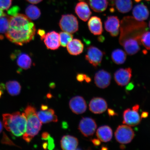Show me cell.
Wrapping results in <instances>:
<instances>
[{
    "instance_id": "obj_41",
    "label": "cell",
    "mask_w": 150,
    "mask_h": 150,
    "mask_svg": "<svg viewBox=\"0 0 150 150\" xmlns=\"http://www.w3.org/2000/svg\"><path fill=\"white\" fill-rule=\"evenodd\" d=\"M28 2L33 4H37L42 1V0H26Z\"/></svg>"
},
{
    "instance_id": "obj_7",
    "label": "cell",
    "mask_w": 150,
    "mask_h": 150,
    "mask_svg": "<svg viewBox=\"0 0 150 150\" xmlns=\"http://www.w3.org/2000/svg\"><path fill=\"white\" fill-rule=\"evenodd\" d=\"M97 126L96 122L91 118H82L79 125V129L81 132L86 137L93 136L94 134Z\"/></svg>"
},
{
    "instance_id": "obj_55",
    "label": "cell",
    "mask_w": 150,
    "mask_h": 150,
    "mask_svg": "<svg viewBox=\"0 0 150 150\" xmlns=\"http://www.w3.org/2000/svg\"><path fill=\"white\" fill-rule=\"evenodd\" d=\"M146 1H150V0H146Z\"/></svg>"
},
{
    "instance_id": "obj_42",
    "label": "cell",
    "mask_w": 150,
    "mask_h": 150,
    "mask_svg": "<svg viewBox=\"0 0 150 150\" xmlns=\"http://www.w3.org/2000/svg\"><path fill=\"white\" fill-rule=\"evenodd\" d=\"M149 112H142L141 115V118L142 119V118H147L148 116H149Z\"/></svg>"
},
{
    "instance_id": "obj_5",
    "label": "cell",
    "mask_w": 150,
    "mask_h": 150,
    "mask_svg": "<svg viewBox=\"0 0 150 150\" xmlns=\"http://www.w3.org/2000/svg\"><path fill=\"white\" fill-rule=\"evenodd\" d=\"M116 140L120 143L127 144L132 141L134 133L131 127L127 125H120L117 127L115 133Z\"/></svg>"
},
{
    "instance_id": "obj_12",
    "label": "cell",
    "mask_w": 150,
    "mask_h": 150,
    "mask_svg": "<svg viewBox=\"0 0 150 150\" xmlns=\"http://www.w3.org/2000/svg\"><path fill=\"white\" fill-rule=\"evenodd\" d=\"M105 28L112 37L117 36L119 33L120 21L117 17L110 16L108 17L105 22Z\"/></svg>"
},
{
    "instance_id": "obj_13",
    "label": "cell",
    "mask_w": 150,
    "mask_h": 150,
    "mask_svg": "<svg viewBox=\"0 0 150 150\" xmlns=\"http://www.w3.org/2000/svg\"><path fill=\"white\" fill-rule=\"evenodd\" d=\"M69 106L72 111L77 114L84 113L87 108L85 100L80 96H75L71 98L69 102Z\"/></svg>"
},
{
    "instance_id": "obj_28",
    "label": "cell",
    "mask_w": 150,
    "mask_h": 150,
    "mask_svg": "<svg viewBox=\"0 0 150 150\" xmlns=\"http://www.w3.org/2000/svg\"><path fill=\"white\" fill-rule=\"evenodd\" d=\"M25 12L26 16L31 20L38 19L40 18L41 14L40 9L33 5L28 6L25 9Z\"/></svg>"
},
{
    "instance_id": "obj_54",
    "label": "cell",
    "mask_w": 150,
    "mask_h": 150,
    "mask_svg": "<svg viewBox=\"0 0 150 150\" xmlns=\"http://www.w3.org/2000/svg\"><path fill=\"white\" fill-rule=\"evenodd\" d=\"M149 28H150V21L149 22Z\"/></svg>"
},
{
    "instance_id": "obj_29",
    "label": "cell",
    "mask_w": 150,
    "mask_h": 150,
    "mask_svg": "<svg viewBox=\"0 0 150 150\" xmlns=\"http://www.w3.org/2000/svg\"><path fill=\"white\" fill-rule=\"evenodd\" d=\"M10 16L6 14L0 17V40L4 39V35L5 34L8 29Z\"/></svg>"
},
{
    "instance_id": "obj_40",
    "label": "cell",
    "mask_w": 150,
    "mask_h": 150,
    "mask_svg": "<svg viewBox=\"0 0 150 150\" xmlns=\"http://www.w3.org/2000/svg\"><path fill=\"white\" fill-rule=\"evenodd\" d=\"M50 134L47 132H44L42 134V140H47L50 136Z\"/></svg>"
},
{
    "instance_id": "obj_46",
    "label": "cell",
    "mask_w": 150,
    "mask_h": 150,
    "mask_svg": "<svg viewBox=\"0 0 150 150\" xmlns=\"http://www.w3.org/2000/svg\"><path fill=\"white\" fill-rule=\"evenodd\" d=\"M41 108L42 110H45L47 109L48 107L46 105H42V106H41Z\"/></svg>"
},
{
    "instance_id": "obj_25",
    "label": "cell",
    "mask_w": 150,
    "mask_h": 150,
    "mask_svg": "<svg viewBox=\"0 0 150 150\" xmlns=\"http://www.w3.org/2000/svg\"><path fill=\"white\" fill-rule=\"evenodd\" d=\"M115 5L117 10L123 13L129 12L132 7L131 0H115Z\"/></svg>"
},
{
    "instance_id": "obj_15",
    "label": "cell",
    "mask_w": 150,
    "mask_h": 150,
    "mask_svg": "<svg viewBox=\"0 0 150 150\" xmlns=\"http://www.w3.org/2000/svg\"><path fill=\"white\" fill-rule=\"evenodd\" d=\"M89 108L90 110L93 113L100 114L106 111L108 108V104L104 99L96 97L91 99Z\"/></svg>"
},
{
    "instance_id": "obj_8",
    "label": "cell",
    "mask_w": 150,
    "mask_h": 150,
    "mask_svg": "<svg viewBox=\"0 0 150 150\" xmlns=\"http://www.w3.org/2000/svg\"><path fill=\"white\" fill-rule=\"evenodd\" d=\"M11 58L13 60H16L17 64L21 68L24 70L30 68L32 61L30 57L27 53L16 51L11 54Z\"/></svg>"
},
{
    "instance_id": "obj_56",
    "label": "cell",
    "mask_w": 150,
    "mask_h": 150,
    "mask_svg": "<svg viewBox=\"0 0 150 150\" xmlns=\"http://www.w3.org/2000/svg\"><path fill=\"white\" fill-rule=\"evenodd\" d=\"M110 1H114V0H110Z\"/></svg>"
},
{
    "instance_id": "obj_37",
    "label": "cell",
    "mask_w": 150,
    "mask_h": 150,
    "mask_svg": "<svg viewBox=\"0 0 150 150\" xmlns=\"http://www.w3.org/2000/svg\"><path fill=\"white\" fill-rule=\"evenodd\" d=\"M108 113L110 117H114V116L117 115V114L114 111V110L112 109L108 108Z\"/></svg>"
},
{
    "instance_id": "obj_24",
    "label": "cell",
    "mask_w": 150,
    "mask_h": 150,
    "mask_svg": "<svg viewBox=\"0 0 150 150\" xmlns=\"http://www.w3.org/2000/svg\"><path fill=\"white\" fill-rule=\"evenodd\" d=\"M89 4L95 12L100 13L104 12L107 8V0H88Z\"/></svg>"
},
{
    "instance_id": "obj_20",
    "label": "cell",
    "mask_w": 150,
    "mask_h": 150,
    "mask_svg": "<svg viewBox=\"0 0 150 150\" xmlns=\"http://www.w3.org/2000/svg\"><path fill=\"white\" fill-rule=\"evenodd\" d=\"M90 31L95 35H100L103 32V28L102 20L98 16L91 17L88 23Z\"/></svg>"
},
{
    "instance_id": "obj_52",
    "label": "cell",
    "mask_w": 150,
    "mask_h": 150,
    "mask_svg": "<svg viewBox=\"0 0 150 150\" xmlns=\"http://www.w3.org/2000/svg\"><path fill=\"white\" fill-rule=\"evenodd\" d=\"M134 1L137 3H139L142 0H134Z\"/></svg>"
},
{
    "instance_id": "obj_33",
    "label": "cell",
    "mask_w": 150,
    "mask_h": 150,
    "mask_svg": "<svg viewBox=\"0 0 150 150\" xmlns=\"http://www.w3.org/2000/svg\"><path fill=\"white\" fill-rule=\"evenodd\" d=\"M20 10L19 7L17 6H15L9 9L7 12V13H8V15H10L11 16H13L18 14V12Z\"/></svg>"
},
{
    "instance_id": "obj_16",
    "label": "cell",
    "mask_w": 150,
    "mask_h": 150,
    "mask_svg": "<svg viewBox=\"0 0 150 150\" xmlns=\"http://www.w3.org/2000/svg\"><path fill=\"white\" fill-rule=\"evenodd\" d=\"M125 52L129 55H134L139 51L141 43L136 39H127L120 42Z\"/></svg>"
},
{
    "instance_id": "obj_34",
    "label": "cell",
    "mask_w": 150,
    "mask_h": 150,
    "mask_svg": "<svg viewBox=\"0 0 150 150\" xmlns=\"http://www.w3.org/2000/svg\"><path fill=\"white\" fill-rule=\"evenodd\" d=\"M48 140V149L50 150H52L55 147V144L54 143V140L53 138L50 136L47 139Z\"/></svg>"
},
{
    "instance_id": "obj_53",
    "label": "cell",
    "mask_w": 150,
    "mask_h": 150,
    "mask_svg": "<svg viewBox=\"0 0 150 150\" xmlns=\"http://www.w3.org/2000/svg\"><path fill=\"white\" fill-rule=\"evenodd\" d=\"M79 1H85V0H79Z\"/></svg>"
},
{
    "instance_id": "obj_22",
    "label": "cell",
    "mask_w": 150,
    "mask_h": 150,
    "mask_svg": "<svg viewBox=\"0 0 150 150\" xmlns=\"http://www.w3.org/2000/svg\"><path fill=\"white\" fill-rule=\"evenodd\" d=\"M62 149L64 150L76 149L78 145L77 138L70 135L64 136L61 141Z\"/></svg>"
},
{
    "instance_id": "obj_4",
    "label": "cell",
    "mask_w": 150,
    "mask_h": 150,
    "mask_svg": "<svg viewBox=\"0 0 150 150\" xmlns=\"http://www.w3.org/2000/svg\"><path fill=\"white\" fill-rule=\"evenodd\" d=\"M59 25L62 30L71 34L78 30V21L76 17L72 14L62 16Z\"/></svg>"
},
{
    "instance_id": "obj_44",
    "label": "cell",
    "mask_w": 150,
    "mask_h": 150,
    "mask_svg": "<svg viewBox=\"0 0 150 150\" xmlns=\"http://www.w3.org/2000/svg\"><path fill=\"white\" fill-rule=\"evenodd\" d=\"M86 81L87 83H89V82H91V79L90 77L89 76H87L86 77L85 80Z\"/></svg>"
},
{
    "instance_id": "obj_26",
    "label": "cell",
    "mask_w": 150,
    "mask_h": 150,
    "mask_svg": "<svg viewBox=\"0 0 150 150\" xmlns=\"http://www.w3.org/2000/svg\"><path fill=\"white\" fill-rule=\"evenodd\" d=\"M111 58L112 61L116 64L120 65L125 63L127 59L125 52L120 49H117L112 52Z\"/></svg>"
},
{
    "instance_id": "obj_17",
    "label": "cell",
    "mask_w": 150,
    "mask_h": 150,
    "mask_svg": "<svg viewBox=\"0 0 150 150\" xmlns=\"http://www.w3.org/2000/svg\"><path fill=\"white\" fill-rule=\"evenodd\" d=\"M75 9L79 17L84 22L89 19L92 13L87 4L83 1L77 4Z\"/></svg>"
},
{
    "instance_id": "obj_31",
    "label": "cell",
    "mask_w": 150,
    "mask_h": 150,
    "mask_svg": "<svg viewBox=\"0 0 150 150\" xmlns=\"http://www.w3.org/2000/svg\"><path fill=\"white\" fill-rule=\"evenodd\" d=\"M141 44L147 50H150V32L147 31L142 34L140 38Z\"/></svg>"
},
{
    "instance_id": "obj_3",
    "label": "cell",
    "mask_w": 150,
    "mask_h": 150,
    "mask_svg": "<svg viewBox=\"0 0 150 150\" xmlns=\"http://www.w3.org/2000/svg\"><path fill=\"white\" fill-rule=\"evenodd\" d=\"M24 113L27 118V129L23 138L26 142H29L38 134L42 127V124L36 113V109L31 105L26 107Z\"/></svg>"
},
{
    "instance_id": "obj_14",
    "label": "cell",
    "mask_w": 150,
    "mask_h": 150,
    "mask_svg": "<svg viewBox=\"0 0 150 150\" xmlns=\"http://www.w3.org/2000/svg\"><path fill=\"white\" fill-rule=\"evenodd\" d=\"M44 40L45 45L49 50H57L61 45L59 34L55 31H52L47 33Z\"/></svg>"
},
{
    "instance_id": "obj_11",
    "label": "cell",
    "mask_w": 150,
    "mask_h": 150,
    "mask_svg": "<svg viewBox=\"0 0 150 150\" xmlns=\"http://www.w3.org/2000/svg\"><path fill=\"white\" fill-rule=\"evenodd\" d=\"M138 111L130 108L125 110L123 113V123L129 126L134 127L139 124L141 118Z\"/></svg>"
},
{
    "instance_id": "obj_23",
    "label": "cell",
    "mask_w": 150,
    "mask_h": 150,
    "mask_svg": "<svg viewBox=\"0 0 150 150\" xmlns=\"http://www.w3.org/2000/svg\"><path fill=\"white\" fill-rule=\"evenodd\" d=\"M96 136L101 141L105 142H110L112 137V129L108 125L101 126L97 129Z\"/></svg>"
},
{
    "instance_id": "obj_45",
    "label": "cell",
    "mask_w": 150,
    "mask_h": 150,
    "mask_svg": "<svg viewBox=\"0 0 150 150\" xmlns=\"http://www.w3.org/2000/svg\"><path fill=\"white\" fill-rule=\"evenodd\" d=\"M48 146L47 142H45V143L43 144V148L45 149H47Z\"/></svg>"
},
{
    "instance_id": "obj_39",
    "label": "cell",
    "mask_w": 150,
    "mask_h": 150,
    "mask_svg": "<svg viewBox=\"0 0 150 150\" xmlns=\"http://www.w3.org/2000/svg\"><path fill=\"white\" fill-rule=\"evenodd\" d=\"M91 141L92 142H93V145L95 146H98L100 145V140L99 139H93Z\"/></svg>"
},
{
    "instance_id": "obj_19",
    "label": "cell",
    "mask_w": 150,
    "mask_h": 150,
    "mask_svg": "<svg viewBox=\"0 0 150 150\" xmlns=\"http://www.w3.org/2000/svg\"><path fill=\"white\" fill-rule=\"evenodd\" d=\"M37 115L41 123H46L51 122H57V116L55 113L54 110L52 108L45 110H42L37 112Z\"/></svg>"
},
{
    "instance_id": "obj_51",
    "label": "cell",
    "mask_w": 150,
    "mask_h": 150,
    "mask_svg": "<svg viewBox=\"0 0 150 150\" xmlns=\"http://www.w3.org/2000/svg\"><path fill=\"white\" fill-rule=\"evenodd\" d=\"M3 93V91H1V89H0V98L1 96V95H2Z\"/></svg>"
},
{
    "instance_id": "obj_21",
    "label": "cell",
    "mask_w": 150,
    "mask_h": 150,
    "mask_svg": "<svg viewBox=\"0 0 150 150\" xmlns=\"http://www.w3.org/2000/svg\"><path fill=\"white\" fill-rule=\"evenodd\" d=\"M84 45L79 39H72L67 46V49L71 55L76 56L82 53Z\"/></svg>"
},
{
    "instance_id": "obj_36",
    "label": "cell",
    "mask_w": 150,
    "mask_h": 150,
    "mask_svg": "<svg viewBox=\"0 0 150 150\" xmlns=\"http://www.w3.org/2000/svg\"><path fill=\"white\" fill-rule=\"evenodd\" d=\"M37 34L40 37L41 40H44L45 36L46 35L45 31L44 30L39 29L37 32Z\"/></svg>"
},
{
    "instance_id": "obj_47",
    "label": "cell",
    "mask_w": 150,
    "mask_h": 150,
    "mask_svg": "<svg viewBox=\"0 0 150 150\" xmlns=\"http://www.w3.org/2000/svg\"><path fill=\"white\" fill-rule=\"evenodd\" d=\"M3 130V125L2 124L1 122L0 121V134Z\"/></svg>"
},
{
    "instance_id": "obj_1",
    "label": "cell",
    "mask_w": 150,
    "mask_h": 150,
    "mask_svg": "<svg viewBox=\"0 0 150 150\" xmlns=\"http://www.w3.org/2000/svg\"><path fill=\"white\" fill-rule=\"evenodd\" d=\"M36 31L35 24L31 20L25 15L18 13L10 16L9 28L5 36L13 44L22 46L34 39Z\"/></svg>"
},
{
    "instance_id": "obj_30",
    "label": "cell",
    "mask_w": 150,
    "mask_h": 150,
    "mask_svg": "<svg viewBox=\"0 0 150 150\" xmlns=\"http://www.w3.org/2000/svg\"><path fill=\"white\" fill-rule=\"evenodd\" d=\"M59 36L60 44L63 47H67L73 38V35L71 33L65 31L60 33Z\"/></svg>"
},
{
    "instance_id": "obj_35",
    "label": "cell",
    "mask_w": 150,
    "mask_h": 150,
    "mask_svg": "<svg viewBox=\"0 0 150 150\" xmlns=\"http://www.w3.org/2000/svg\"><path fill=\"white\" fill-rule=\"evenodd\" d=\"M87 75L83 74H78L76 76V79L79 82L83 81L84 80H85L86 77Z\"/></svg>"
},
{
    "instance_id": "obj_50",
    "label": "cell",
    "mask_w": 150,
    "mask_h": 150,
    "mask_svg": "<svg viewBox=\"0 0 150 150\" xmlns=\"http://www.w3.org/2000/svg\"><path fill=\"white\" fill-rule=\"evenodd\" d=\"M108 148L106 147V146H102V150H108Z\"/></svg>"
},
{
    "instance_id": "obj_18",
    "label": "cell",
    "mask_w": 150,
    "mask_h": 150,
    "mask_svg": "<svg viewBox=\"0 0 150 150\" xmlns=\"http://www.w3.org/2000/svg\"><path fill=\"white\" fill-rule=\"evenodd\" d=\"M132 14L135 19L139 21L147 20L149 13L147 7L143 4L137 5L132 10Z\"/></svg>"
},
{
    "instance_id": "obj_49",
    "label": "cell",
    "mask_w": 150,
    "mask_h": 150,
    "mask_svg": "<svg viewBox=\"0 0 150 150\" xmlns=\"http://www.w3.org/2000/svg\"><path fill=\"white\" fill-rule=\"evenodd\" d=\"M120 148L121 149H125V146L123 144H121L120 146Z\"/></svg>"
},
{
    "instance_id": "obj_48",
    "label": "cell",
    "mask_w": 150,
    "mask_h": 150,
    "mask_svg": "<svg viewBox=\"0 0 150 150\" xmlns=\"http://www.w3.org/2000/svg\"><path fill=\"white\" fill-rule=\"evenodd\" d=\"M5 14L2 10V9L0 8V17L4 15Z\"/></svg>"
},
{
    "instance_id": "obj_9",
    "label": "cell",
    "mask_w": 150,
    "mask_h": 150,
    "mask_svg": "<svg viewBox=\"0 0 150 150\" xmlns=\"http://www.w3.org/2000/svg\"><path fill=\"white\" fill-rule=\"evenodd\" d=\"M131 68H121L118 69L114 74V78L118 85L123 87L129 83L132 77Z\"/></svg>"
},
{
    "instance_id": "obj_43",
    "label": "cell",
    "mask_w": 150,
    "mask_h": 150,
    "mask_svg": "<svg viewBox=\"0 0 150 150\" xmlns=\"http://www.w3.org/2000/svg\"><path fill=\"white\" fill-rule=\"evenodd\" d=\"M139 106L138 105H136L133 107L132 109L136 110V111H138L139 110Z\"/></svg>"
},
{
    "instance_id": "obj_32",
    "label": "cell",
    "mask_w": 150,
    "mask_h": 150,
    "mask_svg": "<svg viewBox=\"0 0 150 150\" xmlns=\"http://www.w3.org/2000/svg\"><path fill=\"white\" fill-rule=\"evenodd\" d=\"M12 0H0V8L7 10L12 4Z\"/></svg>"
},
{
    "instance_id": "obj_6",
    "label": "cell",
    "mask_w": 150,
    "mask_h": 150,
    "mask_svg": "<svg viewBox=\"0 0 150 150\" xmlns=\"http://www.w3.org/2000/svg\"><path fill=\"white\" fill-rule=\"evenodd\" d=\"M105 52L94 46L88 48L85 59L93 67H97L101 64Z\"/></svg>"
},
{
    "instance_id": "obj_2",
    "label": "cell",
    "mask_w": 150,
    "mask_h": 150,
    "mask_svg": "<svg viewBox=\"0 0 150 150\" xmlns=\"http://www.w3.org/2000/svg\"><path fill=\"white\" fill-rule=\"evenodd\" d=\"M4 126L6 130L16 137L21 136L27 129V118L24 113L19 112L3 115Z\"/></svg>"
},
{
    "instance_id": "obj_10",
    "label": "cell",
    "mask_w": 150,
    "mask_h": 150,
    "mask_svg": "<svg viewBox=\"0 0 150 150\" xmlns=\"http://www.w3.org/2000/svg\"><path fill=\"white\" fill-rule=\"evenodd\" d=\"M111 79V74L104 70L98 71L95 74V83L97 87L101 89L108 87L110 85Z\"/></svg>"
},
{
    "instance_id": "obj_38",
    "label": "cell",
    "mask_w": 150,
    "mask_h": 150,
    "mask_svg": "<svg viewBox=\"0 0 150 150\" xmlns=\"http://www.w3.org/2000/svg\"><path fill=\"white\" fill-rule=\"evenodd\" d=\"M127 86L125 88V89L127 91H130L132 90L134 87V84L132 82H131V83H128L127 84Z\"/></svg>"
},
{
    "instance_id": "obj_27",
    "label": "cell",
    "mask_w": 150,
    "mask_h": 150,
    "mask_svg": "<svg viewBox=\"0 0 150 150\" xmlns=\"http://www.w3.org/2000/svg\"><path fill=\"white\" fill-rule=\"evenodd\" d=\"M5 86L9 94L12 96L18 95L21 91V86L16 81H10L7 82Z\"/></svg>"
}]
</instances>
